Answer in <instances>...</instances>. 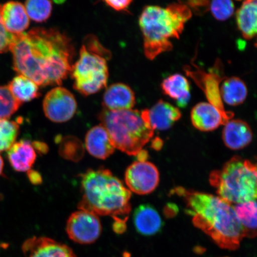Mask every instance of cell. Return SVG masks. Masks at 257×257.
<instances>
[{
  "label": "cell",
  "mask_w": 257,
  "mask_h": 257,
  "mask_svg": "<svg viewBox=\"0 0 257 257\" xmlns=\"http://www.w3.org/2000/svg\"><path fill=\"white\" fill-rule=\"evenodd\" d=\"M10 164L16 171L29 172L37 158L36 151L30 141L16 142L8 151Z\"/></svg>",
  "instance_id": "cell-20"
},
{
  "label": "cell",
  "mask_w": 257,
  "mask_h": 257,
  "mask_svg": "<svg viewBox=\"0 0 257 257\" xmlns=\"http://www.w3.org/2000/svg\"><path fill=\"white\" fill-rule=\"evenodd\" d=\"M127 229L126 223L123 221H114L112 224V229L115 233H123Z\"/></svg>",
  "instance_id": "cell-35"
},
{
  "label": "cell",
  "mask_w": 257,
  "mask_h": 257,
  "mask_svg": "<svg viewBox=\"0 0 257 257\" xmlns=\"http://www.w3.org/2000/svg\"><path fill=\"white\" fill-rule=\"evenodd\" d=\"M209 4L210 2L208 1H192L187 2L186 5L195 12L201 14L208 11Z\"/></svg>",
  "instance_id": "cell-34"
},
{
  "label": "cell",
  "mask_w": 257,
  "mask_h": 257,
  "mask_svg": "<svg viewBox=\"0 0 257 257\" xmlns=\"http://www.w3.org/2000/svg\"><path fill=\"white\" fill-rule=\"evenodd\" d=\"M177 210H177L175 205L170 204L166 205L164 211H165V214L167 217H171L176 214Z\"/></svg>",
  "instance_id": "cell-38"
},
{
  "label": "cell",
  "mask_w": 257,
  "mask_h": 257,
  "mask_svg": "<svg viewBox=\"0 0 257 257\" xmlns=\"http://www.w3.org/2000/svg\"><path fill=\"white\" fill-rule=\"evenodd\" d=\"M233 208L242 226L244 236H257V200L236 204Z\"/></svg>",
  "instance_id": "cell-24"
},
{
  "label": "cell",
  "mask_w": 257,
  "mask_h": 257,
  "mask_svg": "<svg viewBox=\"0 0 257 257\" xmlns=\"http://www.w3.org/2000/svg\"><path fill=\"white\" fill-rule=\"evenodd\" d=\"M83 46L90 52L98 54V55L104 58L107 60L110 59V51L102 47L98 40L95 37H93L92 35H89L88 37L86 38L85 44Z\"/></svg>",
  "instance_id": "cell-31"
},
{
  "label": "cell",
  "mask_w": 257,
  "mask_h": 257,
  "mask_svg": "<svg viewBox=\"0 0 257 257\" xmlns=\"http://www.w3.org/2000/svg\"><path fill=\"white\" fill-rule=\"evenodd\" d=\"M137 156L138 162H147L148 159H149V153H148L147 151L143 149L138 153Z\"/></svg>",
  "instance_id": "cell-39"
},
{
  "label": "cell",
  "mask_w": 257,
  "mask_h": 257,
  "mask_svg": "<svg viewBox=\"0 0 257 257\" xmlns=\"http://www.w3.org/2000/svg\"><path fill=\"white\" fill-rule=\"evenodd\" d=\"M26 257H77L69 246L45 237H34L24 243Z\"/></svg>",
  "instance_id": "cell-13"
},
{
  "label": "cell",
  "mask_w": 257,
  "mask_h": 257,
  "mask_svg": "<svg viewBox=\"0 0 257 257\" xmlns=\"http://www.w3.org/2000/svg\"><path fill=\"white\" fill-rule=\"evenodd\" d=\"M19 123L9 119L0 120V152L8 151L16 143Z\"/></svg>",
  "instance_id": "cell-28"
},
{
  "label": "cell",
  "mask_w": 257,
  "mask_h": 257,
  "mask_svg": "<svg viewBox=\"0 0 257 257\" xmlns=\"http://www.w3.org/2000/svg\"><path fill=\"white\" fill-rule=\"evenodd\" d=\"M210 182L218 197L230 204L257 200V162L234 156L210 173Z\"/></svg>",
  "instance_id": "cell-6"
},
{
  "label": "cell",
  "mask_w": 257,
  "mask_h": 257,
  "mask_svg": "<svg viewBox=\"0 0 257 257\" xmlns=\"http://www.w3.org/2000/svg\"><path fill=\"white\" fill-rule=\"evenodd\" d=\"M80 176L82 197L79 210L126 223L132 208L131 192L120 180L103 167L89 169Z\"/></svg>",
  "instance_id": "cell-3"
},
{
  "label": "cell",
  "mask_w": 257,
  "mask_h": 257,
  "mask_svg": "<svg viewBox=\"0 0 257 257\" xmlns=\"http://www.w3.org/2000/svg\"><path fill=\"white\" fill-rule=\"evenodd\" d=\"M59 154L64 159L77 162L82 159L84 149L78 138L69 136L61 139Z\"/></svg>",
  "instance_id": "cell-26"
},
{
  "label": "cell",
  "mask_w": 257,
  "mask_h": 257,
  "mask_svg": "<svg viewBox=\"0 0 257 257\" xmlns=\"http://www.w3.org/2000/svg\"><path fill=\"white\" fill-rule=\"evenodd\" d=\"M102 226L97 215L91 212H74L67 221L66 232L69 238L80 244H91L98 239Z\"/></svg>",
  "instance_id": "cell-8"
},
{
  "label": "cell",
  "mask_w": 257,
  "mask_h": 257,
  "mask_svg": "<svg viewBox=\"0 0 257 257\" xmlns=\"http://www.w3.org/2000/svg\"><path fill=\"white\" fill-rule=\"evenodd\" d=\"M251 128L245 121L231 119L224 124L222 133L224 144L231 150L243 149L252 140Z\"/></svg>",
  "instance_id": "cell-15"
},
{
  "label": "cell",
  "mask_w": 257,
  "mask_h": 257,
  "mask_svg": "<svg viewBox=\"0 0 257 257\" xmlns=\"http://www.w3.org/2000/svg\"><path fill=\"white\" fill-rule=\"evenodd\" d=\"M134 223L137 232L144 236H152L159 232L163 224L158 212L149 204L141 205L136 209Z\"/></svg>",
  "instance_id": "cell-19"
},
{
  "label": "cell",
  "mask_w": 257,
  "mask_h": 257,
  "mask_svg": "<svg viewBox=\"0 0 257 257\" xmlns=\"http://www.w3.org/2000/svg\"><path fill=\"white\" fill-rule=\"evenodd\" d=\"M175 192L184 198L186 213L192 217L196 227L223 248L234 249L239 246L245 236L232 204L218 196L182 187L176 188Z\"/></svg>",
  "instance_id": "cell-2"
},
{
  "label": "cell",
  "mask_w": 257,
  "mask_h": 257,
  "mask_svg": "<svg viewBox=\"0 0 257 257\" xmlns=\"http://www.w3.org/2000/svg\"><path fill=\"white\" fill-rule=\"evenodd\" d=\"M255 46L257 47V41H256V44H255Z\"/></svg>",
  "instance_id": "cell-42"
},
{
  "label": "cell",
  "mask_w": 257,
  "mask_h": 257,
  "mask_svg": "<svg viewBox=\"0 0 257 257\" xmlns=\"http://www.w3.org/2000/svg\"><path fill=\"white\" fill-rule=\"evenodd\" d=\"M70 73L76 91L85 96L95 94L107 85V60L82 46L79 59L73 64Z\"/></svg>",
  "instance_id": "cell-7"
},
{
  "label": "cell",
  "mask_w": 257,
  "mask_h": 257,
  "mask_svg": "<svg viewBox=\"0 0 257 257\" xmlns=\"http://www.w3.org/2000/svg\"><path fill=\"white\" fill-rule=\"evenodd\" d=\"M25 8L29 18L37 22L46 21L53 10L52 2L43 0H30L25 3Z\"/></svg>",
  "instance_id": "cell-27"
},
{
  "label": "cell",
  "mask_w": 257,
  "mask_h": 257,
  "mask_svg": "<svg viewBox=\"0 0 257 257\" xmlns=\"http://www.w3.org/2000/svg\"><path fill=\"white\" fill-rule=\"evenodd\" d=\"M9 50L15 71L43 86L62 84L71 72L75 53L65 34L43 28L14 35Z\"/></svg>",
  "instance_id": "cell-1"
},
{
  "label": "cell",
  "mask_w": 257,
  "mask_h": 257,
  "mask_svg": "<svg viewBox=\"0 0 257 257\" xmlns=\"http://www.w3.org/2000/svg\"><path fill=\"white\" fill-rule=\"evenodd\" d=\"M237 28L242 37L249 40L257 35V0H247L236 11Z\"/></svg>",
  "instance_id": "cell-21"
},
{
  "label": "cell",
  "mask_w": 257,
  "mask_h": 257,
  "mask_svg": "<svg viewBox=\"0 0 257 257\" xmlns=\"http://www.w3.org/2000/svg\"><path fill=\"white\" fill-rule=\"evenodd\" d=\"M162 88L164 94L176 100L180 107H185L191 98L188 80L181 74H174L164 80Z\"/></svg>",
  "instance_id": "cell-22"
},
{
  "label": "cell",
  "mask_w": 257,
  "mask_h": 257,
  "mask_svg": "<svg viewBox=\"0 0 257 257\" xmlns=\"http://www.w3.org/2000/svg\"><path fill=\"white\" fill-rule=\"evenodd\" d=\"M1 18L6 30L12 35L24 33L30 26V18L21 3H6L2 6Z\"/></svg>",
  "instance_id": "cell-14"
},
{
  "label": "cell",
  "mask_w": 257,
  "mask_h": 257,
  "mask_svg": "<svg viewBox=\"0 0 257 257\" xmlns=\"http://www.w3.org/2000/svg\"><path fill=\"white\" fill-rule=\"evenodd\" d=\"M208 10L217 20L224 21L233 15L234 5L230 0H217L210 2Z\"/></svg>",
  "instance_id": "cell-30"
},
{
  "label": "cell",
  "mask_w": 257,
  "mask_h": 257,
  "mask_svg": "<svg viewBox=\"0 0 257 257\" xmlns=\"http://www.w3.org/2000/svg\"><path fill=\"white\" fill-rule=\"evenodd\" d=\"M105 3L109 7L113 9L115 11H127L133 1H131V0H119V1L108 0V1H105Z\"/></svg>",
  "instance_id": "cell-33"
},
{
  "label": "cell",
  "mask_w": 257,
  "mask_h": 257,
  "mask_svg": "<svg viewBox=\"0 0 257 257\" xmlns=\"http://www.w3.org/2000/svg\"><path fill=\"white\" fill-rule=\"evenodd\" d=\"M186 3H172L166 8L157 6L145 8L139 24L144 38L145 56L151 60L173 49L170 39L179 38L185 25L192 17Z\"/></svg>",
  "instance_id": "cell-4"
},
{
  "label": "cell",
  "mask_w": 257,
  "mask_h": 257,
  "mask_svg": "<svg viewBox=\"0 0 257 257\" xmlns=\"http://www.w3.org/2000/svg\"><path fill=\"white\" fill-rule=\"evenodd\" d=\"M21 105L13 96L8 86H0V120L9 119Z\"/></svg>",
  "instance_id": "cell-29"
},
{
  "label": "cell",
  "mask_w": 257,
  "mask_h": 257,
  "mask_svg": "<svg viewBox=\"0 0 257 257\" xmlns=\"http://www.w3.org/2000/svg\"><path fill=\"white\" fill-rule=\"evenodd\" d=\"M152 146L154 150L159 151L163 147V141L160 138H156L153 141Z\"/></svg>",
  "instance_id": "cell-40"
},
{
  "label": "cell",
  "mask_w": 257,
  "mask_h": 257,
  "mask_svg": "<svg viewBox=\"0 0 257 257\" xmlns=\"http://www.w3.org/2000/svg\"><path fill=\"white\" fill-rule=\"evenodd\" d=\"M233 113L221 112L209 102H202L195 105L191 112L193 126L202 132L216 130L221 125H224L232 119Z\"/></svg>",
  "instance_id": "cell-11"
},
{
  "label": "cell",
  "mask_w": 257,
  "mask_h": 257,
  "mask_svg": "<svg viewBox=\"0 0 257 257\" xmlns=\"http://www.w3.org/2000/svg\"><path fill=\"white\" fill-rule=\"evenodd\" d=\"M35 151L37 150L38 152L45 153L48 152V146L46 144L40 142L32 143Z\"/></svg>",
  "instance_id": "cell-37"
},
{
  "label": "cell",
  "mask_w": 257,
  "mask_h": 257,
  "mask_svg": "<svg viewBox=\"0 0 257 257\" xmlns=\"http://www.w3.org/2000/svg\"><path fill=\"white\" fill-rule=\"evenodd\" d=\"M197 68L196 71H191L189 69H185V71L204 91L209 103L213 105L224 113H227L229 111L225 110L220 93L219 84L221 80H224L220 72V63H218L217 66L216 64L213 70L209 73L204 72L198 67Z\"/></svg>",
  "instance_id": "cell-12"
},
{
  "label": "cell",
  "mask_w": 257,
  "mask_h": 257,
  "mask_svg": "<svg viewBox=\"0 0 257 257\" xmlns=\"http://www.w3.org/2000/svg\"><path fill=\"white\" fill-rule=\"evenodd\" d=\"M2 6L0 5V53L7 52L9 50L10 45L14 38V35L9 33L3 26L1 18Z\"/></svg>",
  "instance_id": "cell-32"
},
{
  "label": "cell",
  "mask_w": 257,
  "mask_h": 257,
  "mask_svg": "<svg viewBox=\"0 0 257 257\" xmlns=\"http://www.w3.org/2000/svg\"><path fill=\"white\" fill-rule=\"evenodd\" d=\"M29 178H30L31 182L34 185H39L41 184L43 179H42L40 173L36 171H30L28 172Z\"/></svg>",
  "instance_id": "cell-36"
},
{
  "label": "cell",
  "mask_w": 257,
  "mask_h": 257,
  "mask_svg": "<svg viewBox=\"0 0 257 257\" xmlns=\"http://www.w3.org/2000/svg\"><path fill=\"white\" fill-rule=\"evenodd\" d=\"M99 120L115 149L128 156H137L154 136L147 109L140 111L133 109L111 111L104 108L99 115Z\"/></svg>",
  "instance_id": "cell-5"
},
{
  "label": "cell",
  "mask_w": 257,
  "mask_h": 257,
  "mask_svg": "<svg viewBox=\"0 0 257 257\" xmlns=\"http://www.w3.org/2000/svg\"><path fill=\"white\" fill-rule=\"evenodd\" d=\"M85 147L92 156L101 160L108 158L115 149L107 131L101 124L93 127L86 134Z\"/></svg>",
  "instance_id": "cell-17"
},
{
  "label": "cell",
  "mask_w": 257,
  "mask_h": 257,
  "mask_svg": "<svg viewBox=\"0 0 257 257\" xmlns=\"http://www.w3.org/2000/svg\"><path fill=\"white\" fill-rule=\"evenodd\" d=\"M149 110L150 123L154 131L168 130L182 117L178 107L162 99Z\"/></svg>",
  "instance_id": "cell-18"
},
{
  "label": "cell",
  "mask_w": 257,
  "mask_h": 257,
  "mask_svg": "<svg viewBox=\"0 0 257 257\" xmlns=\"http://www.w3.org/2000/svg\"><path fill=\"white\" fill-rule=\"evenodd\" d=\"M43 110L48 119L55 123H64L71 119L75 114L77 102L69 90L58 86L45 96Z\"/></svg>",
  "instance_id": "cell-9"
},
{
  "label": "cell",
  "mask_w": 257,
  "mask_h": 257,
  "mask_svg": "<svg viewBox=\"0 0 257 257\" xmlns=\"http://www.w3.org/2000/svg\"><path fill=\"white\" fill-rule=\"evenodd\" d=\"M125 183L128 190L138 195L149 194L155 190L160 181L158 169L149 162H136L125 172Z\"/></svg>",
  "instance_id": "cell-10"
},
{
  "label": "cell",
  "mask_w": 257,
  "mask_h": 257,
  "mask_svg": "<svg viewBox=\"0 0 257 257\" xmlns=\"http://www.w3.org/2000/svg\"><path fill=\"white\" fill-rule=\"evenodd\" d=\"M3 168H4V162L1 156H0V176L2 175Z\"/></svg>",
  "instance_id": "cell-41"
},
{
  "label": "cell",
  "mask_w": 257,
  "mask_h": 257,
  "mask_svg": "<svg viewBox=\"0 0 257 257\" xmlns=\"http://www.w3.org/2000/svg\"><path fill=\"white\" fill-rule=\"evenodd\" d=\"M14 97L21 104L38 97L40 95L38 86L25 76L19 75L8 86Z\"/></svg>",
  "instance_id": "cell-25"
},
{
  "label": "cell",
  "mask_w": 257,
  "mask_h": 257,
  "mask_svg": "<svg viewBox=\"0 0 257 257\" xmlns=\"http://www.w3.org/2000/svg\"><path fill=\"white\" fill-rule=\"evenodd\" d=\"M221 98L231 106L242 104L248 96L245 83L238 77H230L223 80L220 88Z\"/></svg>",
  "instance_id": "cell-23"
},
{
  "label": "cell",
  "mask_w": 257,
  "mask_h": 257,
  "mask_svg": "<svg viewBox=\"0 0 257 257\" xmlns=\"http://www.w3.org/2000/svg\"><path fill=\"white\" fill-rule=\"evenodd\" d=\"M136 103L133 90L124 83H114L106 89L103 96L105 109L111 111L132 110Z\"/></svg>",
  "instance_id": "cell-16"
}]
</instances>
